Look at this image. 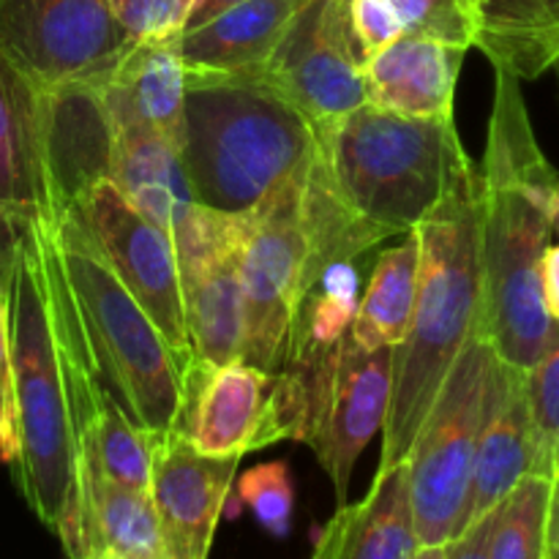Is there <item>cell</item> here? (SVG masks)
Masks as SVG:
<instances>
[{
  "instance_id": "3",
  "label": "cell",
  "mask_w": 559,
  "mask_h": 559,
  "mask_svg": "<svg viewBox=\"0 0 559 559\" xmlns=\"http://www.w3.org/2000/svg\"><path fill=\"white\" fill-rule=\"evenodd\" d=\"M413 233L420 246L418 298L407 336L393 347V388L382 424L380 469L407 459L453 360L484 325L480 169L473 158Z\"/></svg>"
},
{
  "instance_id": "32",
  "label": "cell",
  "mask_w": 559,
  "mask_h": 559,
  "mask_svg": "<svg viewBox=\"0 0 559 559\" xmlns=\"http://www.w3.org/2000/svg\"><path fill=\"white\" fill-rule=\"evenodd\" d=\"M399 11L404 33L435 38L451 47H473V27L462 0H391Z\"/></svg>"
},
{
  "instance_id": "39",
  "label": "cell",
  "mask_w": 559,
  "mask_h": 559,
  "mask_svg": "<svg viewBox=\"0 0 559 559\" xmlns=\"http://www.w3.org/2000/svg\"><path fill=\"white\" fill-rule=\"evenodd\" d=\"M546 559H559V484H555V500H551L549 555H546Z\"/></svg>"
},
{
  "instance_id": "7",
  "label": "cell",
  "mask_w": 559,
  "mask_h": 559,
  "mask_svg": "<svg viewBox=\"0 0 559 559\" xmlns=\"http://www.w3.org/2000/svg\"><path fill=\"white\" fill-rule=\"evenodd\" d=\"M497 353L486 328L467 338L407 453V489L418 546H445L467 530L475 448Z\"/></svg>"
},
{
  "instance_id": "4",
  "label": "cell",
  "mask_w": 559,
  "mask_h": 559,
  "mask_svg": "<svg viewBox=\"0 0 559 559\" xmlns=\"http://www.w3.org/2000/svg\"><path fill=\"white\" fill-rule=\"evenodd\" d=\"M469 162L456 118H409L364 104L317 131L309 175L374 249L409 235Z\"/></svg>"
},
{
  "instance_id": "19",
  "label": "cell",
  "mask_w": 559,
  "mask_h": 559,
  "mask_svg": "<svg viewBox=\"0 0 559 559\" xmlns=\"http://www.w3.org/2000/svg\"><path fill=\"white\" fill-rule=\"evenodd\" d=\"M80 551L76 559H167L151 491L107 478L91 459L76 456Z\"/></svg>"
},
{
  "instance_id": "18",
  "label": "cell",
  "mask_w": 559,
  "mask_h": 559,
  "mask_svg": "<svg viewBox=\"0 0 559 559\" xmlns=\"http://www.w3.org/2000/svg\"><path fill=\"white\" fill-rule=\"evenodd\" d=\"M0 211L52 224L44 173L41 91L0 52Z\"/></svg>"
},
{
  "instance_id": "23",
  "label": "cell",
  "mask_w": 559,
  "mask_h": 559,
  "mask_svg": "<svg viewBox=\"0 0 559 559\" xmlns=\"http://www.w3.org/2000/svg\"><path fill=\"white\" fill-rule=\"evenodd\" d=\"M112 131L109 180L147 222L173 240L200 207L186 180L178 142L140 126Z\"/></svg>"
},
{
  "instance_id": "9",
  "label": "cell",
  "mask_w": 559,
  "mask_h": 559,
  "mask_svg": "<svg viewBox=\"0 0 559 559\" xmlns=\"http://www.w3.org/2000/svg\"><path fill=\"white\" fill-rule=\"evenodd\" d=\"M309 169V167H306ZM306 173L284 180L260 207L243 216L238 251L243 300V353L240 360L262 371L284 369L295 317L304 300L306 235L300 191Z\"/></svg>"
},
{
  "instance_id": "6",
  "label": "cell",
  "mask_w": 559,
  "mask_h": 559,
  "mask_svg": "<svg viewBox=\"0 0 559 559\" xmlns=\"http://www.w3.org/2000/svg\"><path fill=\"white\" fill-rule=\"evenodd\" d=\"M93 377L153 437L180 431L186 380L167 338L131 298L74 213L49 224Z\"/></svg>"
},
{
  "instance_id": "33",
  "label": "cell",
  "mask_w": 559,
  "mask_h": 559,
  "mask_svg": "<svg viewBox=\"0 0 559 559\" xmlns=\"http://www.w3.org/2000/svg\"><path fill=\"white\" fill-rule=\"evenodd\" d=\"M347 14L364 63L404 36V25L391 0H347Z\"/></svg>"
},
{
  "instance_id": "17",
  "label": "cell",
  "mask_w": 559,
  "mask_h": 559,
  "mask_svg": "<svg viewBox=\"0 0 559 559\" xmlns=\"http://www.w3.org/2000/svg\"><path fill=\"white\" fill-rule=\"evenodd\" d=\"M530 473H535V431L527 371L497 358L486 396L484 426L475 448L469 524L495 511Z\"/></svg>"
},
{
  "instance_id": "28",
  "label": "cell",
  "mask_w": 559,
  "mask_h": 559,
  "mask_svg": "<svg viewBox=\"0 0 559 559\" xmlns=\"http://www.w3.org/2000/svg\"><path fill=\"white\" fill-rule=\"evenodd\" d=\"M555 480L530 473L495 508L489 559H546Z\"/></svg>"
},
{
  "instance_id": "26",
  "label": "cell",
  "mask_w": 559,
  "mask_h": 559,
  "mask_svg": "<svg viewBox=\"0 0 559 559\" xmlns=\"http://www.w3.org/2000/svg\"><path fill=\"white\" fill-rule=\"evenodd\" d=\"M418 265L420 246L415 233L382 251L349 328L355 344L364 349H382L404 342L418 298Z\"/></svg>"
},
{
  "instance_id": "11",
  "label": "cell",
  "mask_w": 559,
  "mask_h": 559,
  "mask_svg": "<svg viewBox=\"0 0 559 559\" xmlns=\"http://www.w3.org/2000/svg\"><path fill=\"white\" fill-rule=\"evenodd\" d=\"M129 44L107 0H0V52L38 91L104 82Z\"/></svg>"
},
{
  "instance_id": "34",
  "label": "cell",
  "mask_w": 559,
  "mask_h": 559,
  "mask_svg": "<svg viewBox=\"0 0 559 559\" xmlns=\"http://www.w3.org/2000/svg\"><path fill=\"white\" fill-rule=\"evenodd\" d=\"M9 295H0V462L14 464L16 448V409L14 382H11V353H9Z\"/></svg>"
},
{
  "instance_id": "25",
  "label": "cell",
  "mask_w": 559,
  "mask_h": 559,
  "mask_svg": "<svg viewBox=\"0 0 559 559\" xmlns=\"http://www.w3.org/2000/svg\"><path fill=\"white\" fill-rule=\"evenodd\" d=\"M309 0H243L180 33L189 71H257Z\"/></svg>"
},
{
  "instance_id": "36",
  "label": "cell",
  "mask_w": 559,
  "mask_h": 559,
  "mask_svg": "<svg viewBox=\"0 0 559 559\" xmlns=\"http://www.w3.org/2000/svg\"><path fill=\"white\" fill-rule=\"evenodd\" d=\"M25 222L0 211V295H9L11 273L16 262V246H20Z\"/></svg>"
},
{
  "instance_id": "12",
  "label": "cell",
  "mask_w": 559,
  "mask_h": 559,
  "mask_svg": "<svg viewBox=\"0 0 559 559\" xmlns=\"http://www.w3.org/2000/svg\"><path fill=\"white\" fill-rule=\"evenodd\" d=\"M243 74L287 98L317 131L369 104L347 0H309L265 63Z\"/></svg>"
},
{
  "instance_id": "22",
  "label": "cell",
  "mask_w": 559,
  "mask_h": 559,
  "mask_svg": "<svg viewBox=\"0 0 559 559\" xmlns=\"http://www.w3.org/2000/svg\"><path fill=\"white\" fill-rule=\"evenodd\" d=\"M102 96L112 129L140 126L178 142L186 98V63L178 38L131 41L102 82Z\"/></svg>"
},
{
  "instance_id": "27",
  "label": "cell",
  "mask_w": 559,
  "mask_h": 559,
  "mask_svg": "<svg viewBox=\"0 0 559 559\" xmlns=\"http://www.w3.org/2000/svg\"><path fill=\"white\" fill-rule=\"evenodd\" d=\"M358 271L353 262H333L304 295L295 317L289 360L317 358L344 338L358 311ZM284 364V366H287Z\"/></svg>"
},
{
  "instance_id": "29",
  "label": "cell",
  "mask_w": 559,
  "mask_h": 559,
  "mask_svg": "<svg viewBox=\"0 0 559 559\" xmlns=\"http://www.w3.org/2000/svg\"><path fill=\"white\" fill-rule=\"evenodd\" d=\"M527 396L535 431V473L559 484V322L527 371Z\"/></svg>"
},
{
  "instance_id": "35",
  "label": "cell",
  "mask_w": 559,
  "mask_h": 559,
  "mask_svg": "<svg viewBox=\"0 0 559 559\" xmlns=\"http://www.w3.org/2000/svg\"><path fill=\"white\" fill-rule=\"evenodd\" d=\"M491 524H495V511L480 516L459 538L445 544V559H489Z\"/></svg>"
},
{
  "instance_id": "16",
  "label": "cell",
  "mask_w": 559,
  "mask_h": 559,
  "mask_svg": "<svg viewBox=\"0 0 559 559\" xmlns=\"http://www.w3.org/2000/svg\"><path fill=\"white\" fill-rule=\"evenodd\" d=\"M240 459L202 456L183 431L162 437L153 456L151 497L167 559H207Z\"/></svg>"
},
{
  "instance_id": "2",
  "label": "cell",
  "mask_w": 559,
  "mask_h": 559,
  "mask_svg": "<svg viewBox=\"0 0 559 559\" xmlns=\"http://www.w3.org/2000/svg\"><path fill=\"white\" fill-rule=\"evenodd\" d=\"M495 71V107L478 167L484 328L502 364L530 371L551 331L540 257L551 238L559 178L533 131L522 80Z\"/></svg>"
},
{
  "instance_id": "5",
  "label": "cell",
  "mask_w": 559,
  "mask_h": 559,
  "mask_svg": "<svg viewBox=\"0 0 559 559\" xmlns=\"http://www.w3.org/2000/svg\"><path fill=\"white\" fill-rule=\"evenodd\" d=\"M314 147L306 115L254 74L186 69L178 153L197 205L246 216L306 173Z\"/></svg>"
},
{
  "instance_id": "24",
  "label": "cell",
  "mask_w": 559,
  "mask_h": 559,
  "mask_svg": "<svg viewBox=\"0 0 559 559\" xmlns=\"http://www.w3.org/2000/svg\"><path fill=\"white\" fill-rule=\"evenodd\" d=\"M478 47L495 69L538 80L559 66V0H462Z\"/></svg>"
},
{
  "instance_id": "1",
  "label": "cell",
  "mask_w": 559,
  "mask_h": 559,
  "mask_svg": "<svg viewBox=\"0 0 559 559\" xmlns=\"http://www.w3.org/2000/svg\"><path fill=\"white\" fill-rule=\"evenodd\" d=\"M9 353L16 409L11 478L66 555L80 551L76 409L58 254L44 222H25L9 284Z\"/></svg>"
},
{
  "instance_id": "8",
  "label": "cell",
  "mask_w": 559,
  "mask_h": 559,
  "mask_svg": "<svg viewBox=\"0 0 559 559\" xmlns=\"http://www.w3.org/2000/svg\"><path fill=\"white\" fill-rule=\"evenodd\" d=\"M304 404L300 440L314 451L331 478L338 506L347 502L349 480L364 448L385 424L393 388V347L364 349L344 336L317 358L289 360Z\"/></svg>"
},
{
  "instance_id": "20",
  "label": "cell",
  "mask_w": 559,
  "mask_h": 559,
  "mask_svg": "<svg viewBox=\"0 0 559 559\" xmlns=\"http://www.w3.org/2000/svg\"><path fill=\"white\" fill-rule=\"evenodd\" d=\"M464 55L462 47L404 33L364 63L366 98L409 118H448Z\"/></svg>"
},
{
  "instance_id": "30",
  "label": "cell",
  "mask_w": 559,
  "mask_h": 559,
  "mask_svg": "<svg viewBox=\"0 0 559 559\" xmlns=\"http://www.w3.org/2000/svg\"><path fill=\"white\" fill-rule=\"evenodd\" d=\"M238 506L249 508L254 522L273 538L284 540L293 530L295 511V486L289 464L276 459V462L257 464L246 469L238 478Z\"/></svg>"
},
{
  "instance_id": "37",
  "label": "cell",
  "mask_w": 559,
  "mask_h": 559,
  "mask_svg": "<svg viewBox=\"0 0 559 559\" xmlns=\"http://www.w3.org/2000/svg\"><path fill=\"white\" fill-rule=\"evenodd\" d=\"M540 295L551 322H559V243L546 246L540 257Z\"/></svg>"
},
{
  "instance_id": "10",
  "label": "cell",
  "mask_w": 559,
  "mask_h": 559,
  "mask_svg": "<svg viewBox=\"0 0 559 559\" xmlns=\"http://www.w3.org/2000/svg\"><path fill=\"white\" fill-rule=\"evenodd\" d=\"M300 388L289 371L271 374L233 360L186 377L180 431L202 456L243 459L278 440H300Z\"/></svg>"
},
{
  "instance_id": "31",
  "label": "cell",
  "mask_w": 559,
  "mask_h": 559,
  "mask_svg": "<svg viewBox=\"0 0 559 559\" xmlns=\"http://www.w3.org/2000/svg\"><path fill=\"white\" fill-rule=\"evenodd\" d=\"M131 41L180 38L200 0H107Z\"/></svg>"
},
{
  "instance_id": "38",
  "label": "cell",
  "mask_w": 559,
  "mask_h": 559,
  "mask_svg": "<svg viewBox=\"0 0 559 559\" xmlns=\"http://www.w3.org/2000/svg\"><path fill=\"white\" fill-rule=\"evenodd\" d=\"M238 3H243V0H200V5L194 9V14H191L189 25H186V27L202 25V22L213 20V16H218L222 11L233 9V5H238Z\"/></svg>"
},
{
  "instance_id": "14",
  "label": "cell",
  "mask_w": 559,
  "mask_h": 559,
  "mask_svg": "<svg viewBox=\"0 0 559 559\" xmlns=\"http://www.w3.org/2000/svg\"><path fill=\"white\" fill-rule=\"evenodd\" d=\"M240 235L243 216H224L200 205L173 238L191 347L189 371L233 364L243 353Z\"/></svg>"
},
{
  "instance_id": "41",
  "label": "cell",
  "mask_w": 559,
  "mask_h": 559,
  "mask_svg": "<svg viewBox=\"0 0 559 559\" xmlns=\"http://www.w3.org/2000/svg\"><path fill=\"white\" fill-rule=\"evenodd\" d=\"M551 233L559 235V183H557V197H555V216H551Z\"/></svg>"
},
{
  "instance_id": "40",
  "label": "cell",
  "mask_w": 559,
  "mask_h": 559,
  "mask_svg": "<svg viewBox=\"0 0 559 559\" xmlns=\"http://www.w3.org/2000/svg\"><path fill=\"white\" fill-rule=\"evenodd\" d=\"M413 559H445V546H426L415 551Z\"/></svg>"
},
{
  "instance_id": "15",
  "label": "cell",
  "mask_w": 559,
  "mask_h": 559,
  "mask_svg": "<svg viewBox=\"0 0 559 559\" xmlns=\"http://www.w3.org/2000/svg\"><path fill=\"white\" fill-rule=\"evenodd\" d=\"M41 134L49 205L58 222L112 173L115 131L102 82L41 91Z\"/></svg>"
},
{
  "instance_id": "21",
  "label": "cell",
  "mask_w": 559,
  "mask_h": 559,
  "mask_svg": "<svg viewBox=\"0 0 559 559\" xmlns=\"http://www.w3.org/2000/svg\"><path fill=\"white\" fill-rule=\"evenodd\" d=\"M407 462L377 469L364 500L344 502L317 533L311 559H413L418 551Z\"/></svg>"
},
{
  "instance_id": "13",
  "label": "cell",
  "mask_w": 559,
  "mask_h": 559,
  "mask_svg": "<svg viewBox=\"0 0 559 559\" xmlns=\"http://www.w3.org/2000/svg\"><path fill=\"white\" fill-rule=\"evenodd\" d=\"M74 213L91 233L93 243L123 282L131 298L145 309L173 349L183 380L191 369V347L183 317V289L175 243L153 222H147L112 180H102L80 202Z\"/></svg>"
}]
</instances>
